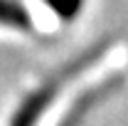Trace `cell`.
<instances>
[{"instance_id": "4", "label": "cell", "mask_w": 128, "mask_h": 126, "mask_svg": "<svg viewBox=\"0 0 128 126\" xmlns=\"http://www.w3.org/2000/svg\"><path fill=\"white\" fill-rule=\"evenodd\" d=\"M44 3H47L49 10L57 13L62 20H72V17L79 15L81 3H84V0H44Z\"/></svg>"}, {"instance_id": "1", "label": "cell", "mask_w": 128, "mask_h": 126, "mask_svg": "<svg viewBox=\"0 0 128 126\" xmlns=\"http://www.w3.org/2000/svg\"><path fill=\"white\" fill-rule=\"evenodd\" d=\"M94 54H86L81 62L76 64H69V67H64L62 72L57 74V77L47 79L42 87H37L34 92H32L22 104H20V109L15 111V116H12V121H10V126H37V121L44 116V111L49 109V104L59 96V92H62V84L66 82V79H72L74 74H79L81 69H84V64L89 62Z\"/></svg>"}, {"instance_id": "3", "label": "cell", "mask_w": 128, "mask_h": 126, "mask_svg": "<svg viewBox=\"0 0 128 126\" xmlns=\"http://www.w3.org/2000/svg\"><path fill=\"white\" fill-rule=\"evenodd\" d=\"M0 22L15 30H30L32 20L17 0H0Z\"/></svg>"}, {"instance_id": "2", "label": "cell", "mask_w": 128, "mask_h": 126, "mask_svg": "<svg viewBox=\"0 0 128 126\" xmlns=\"http://www.w3.org/2000/svg\"><path fill=\"white\" fill-rule=\"evenodd\" d=\"M118 82H121V77L106 79L104 84H98V87H94L91 92H86L84 96H79V101H76V106H74V109H72V111H69V114H66V116L62 119V126H72V124H76V121L81 119V114H84V111L89 109L91 104H96L98 99H104V96L108 94V92H111V89L116 87V84H118Z\"/></svg>"}]
</instances>
